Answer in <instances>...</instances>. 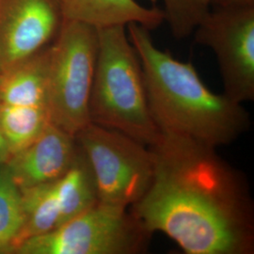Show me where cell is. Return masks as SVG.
Listing matches in <instances>:
<instances>
[{"instance_id": "cell-1", "label": "cell", "mask_w": 254, "mask_h": 254, "mask_svg": "<svg viewBox=\"0 0 254 254\" xmlns=\"http://www.w3.org/2000/svg\"><path fill=\"white\" fill-rule=\"evenodd\" d=\"M154 173L129 209L152 234L188 254H254V204L243 173L217 148L164 134L150 146Z\"/></svg>"}, {"instance_id": "cell-2", "label": "cell", "mask_w": 254, "mask_h": 254, "mask_svg": "<svg viewBox=\"0 0 254 254\" xmlns=\"http://www.w3.org/2000/svg\"><path fill=\"white\" fill-rule=\"evenodd\" d=\"M127 28L160 133L218 148L232 144L250 129L251 117L242 105L210 91L190 62L183 63L157 48L145 27L130 24Z\"/></svg>"}, {"instance_id": "cell-3", "label": "cell", "mask_w": 254, "mask_h": 254, "mask_svg": "<svg viewBox=\"0 0 254 254\" xmlns=\"http://www.w3.org/2000/svg\"><path fill=\"white\" fill-rule=\"evenodd\" d=\"M97 29L98 54L89 104L91 123L150 147L160 131L149 109L142 67L127 27Z\"/></svg>"}, {"instance_id": "cell-4", "label": "cell", "mask_w": 254, "mask_h": 254, "mask_svg": "<svg viewBox=\"0 0 254 254\" xmlns=\"http://www.w3.org/2000/svg\"><path fill=\"white\" fill-rule=\"evenodd\" d=\"M98 54V29L65 21L49 47L51 123L75 136L91 123L89 104Z\"/></svg>"}, {"instance_id": "cell-5", "label": "cell", "mask_w": 254, "mask_h": 254, "mask_svg": "<svg viewBox=\"0 0 254 254\" xmlns=\"http://www.w3.org/2000/svg\"><path fill=\"white\" fill-rule=\"evenodd\" d=\"M74 137L91 167L99 202L128 208L145 195L154 173L149 146L92 123Z\"/></svg>"}, {"instance_id": "cell-6", "label": "cell", "mask_w": 254, "mask_h": 254, "mask_svg": "<svg viewBox=\"0 0 254 254\" xmlns=\"http://www.w3.org/2000/svg\"><path fill=\"white\" fill-rule=\"evenodd\" d=\"M152 233L128 208L97 201L61 227L25 241L13 254H139Z\"/></svg>"}, {"instance_id": "cell-7", "label": "cell", "mask_w": 254, "mask_h": 254, "mask_svg": "<svg viewBox=\"0 0 254 254\" xmlns=\"http://www.w3.org/2000/svg\"><path fill=\"white\" fill-rule=\"evenodd\" d=\"M193 33L217 57L223 94L241 105L254 101V7L209 9Z\"/></svg>"}, {"instance_id": "cell-8", "label": "cell", "mask_w": 254, "mask_h": 254, "mask_svg": "<svg viewBox=\"0 0 254 254\" xmlns=\"http://www.w3.org/2000/svg\"><path fill=\"white\" fill-rule=\"evenodd\" d=\"M64 23L62 0H0V72L51 46Z\"/></svg>"}, {"instance_id": "cell-9", "label": "cell", "mask_w": 254, "mask_h": 254, "mask_svg": "<svg viewBox=\"0 0 254 254\" xmlns=\"http://www.w3.org/2000/svg\"><path fill=\"white\" fill-rule=\"evenodd\" d=\"M80 148L75 137L50 123L25 149L9 158L6 168L19 190L55 181L75 162Z\"/></svg>"}, {"instance_id": "cell-10", "label": "cell", "mask_w": 254, "mask_h": 254, "mask_svg": "<svg viewBox=\"0 0 254 254\" xmlns=\"http://www.w3.org/2000/svg\"><path fill=\"white\" fill-rule=\"evenodd\" d=\"M20 192L23 224L11 254L25 241L48 234L75 217L73 204L58 179Z\"/></svg>"}, {"instance_id": "cell-11", "label": "cell", "mask_w": 254, "mask_h": 254, "mask_svg": "<svg viewBox=\"0 0 254 254\" xmlns=\"http://www.w3.org/2000/svg\"><path fill=\"white\" fill-rule=\"evenodd\" d=\"M65 21L95 28L137 24L150 31L165 21L164 9L146 7L136 0H62Z\"/></svg>"}, {"instance_id": "cell-12", "label": "cell", "mask_w": 254, "mask_h": 254, "mask_svg": "<svg viewBox=\"0 0 254 254\" xmlns=\"http://www.w3.org/2000/svg\"><path fill=\"white\" fill-rule=\"evenodd\" d=\"M49 47L0 72V104L17 107H47Z\"/></svg>"}, {"instance_id": "cell-13", "label": "cell", "mask_w": 254, "mask_h": 254, "mask_svg": "<svg viewBox=\"0 0 254 254\" xmlns=\"http://www.w3.org/2000/svg\"><path fill=\"white\" fill-rule=\"evenodd\" d=\"M51 123L47 107L0 104V127L13 154L31 144Z\"/></svg>"}, {"instance_id": "cell-14", "label": "cell", "mask_w": 254, "mask_h": 254, "mask_svg": "<svg viewBox=\"0 0 254 254\" xmlns=\"http://www.w3.org/2000/svg\"><path fill=\"white\" fill-rule=\"evenodd\" d=\"M22 224L21 192L4 165L0 167V254H11Z\"/></svg>"}, {"instance_id": "cell-15", "label": "cell", "mask_w": 254, "mask_h": 254, "mask_svg": "<svg viewBox=\"0 0 254 254\" xmlns=\"http://www.w3.org/2000/svg\"><path fill=\"white\" fill-rule=\"evenodd\" d=\"M165 21L168 22L176 39H185L193 33L195 27L210 8L197 0H162Z\"/></svg>"}, {"instance_id": "cell-16", "label": "cell", "mask_w": 254, "mask_h": 254, "mask_svg": "<svg viewBox=\"0 0 254 254\" xmlns=\"http://www.w3.org/2000/svg\"><path fill=\"white\" fill-rule=\"evenodd\" d=\"M210 6L224 9L253 8L254 7V0H212Z\"/></svg>"}, {"instance_id": "cell-17", "label": "cell", "mask_w": 254, "mask_h": 254, "mask_svg": "<svg viewBox=\"0 0 254 254\" xmlns=\"http://www.w3.org/2000/svg\"><path fill=\"white\" fill-rule=\"evenodd\" d=\"M10 157H11V152H10L8 141L0 127V167L8 163Z\"/></svg>"}, {"instance_id": "cell-18", "label": "cell", "mask_w": 254, "mask_h": 254, "mask_svg": "<svg viewBox=\"0 0 254 254\" xmlns=\"http://www.w3.org/2000/svg\"><path fill=\"white\" fill-rule=\"evenodd\" d=\"M197 1L200 2V4H202V5L206 6V7H208V8H210L211 2H212V0H197Z\"/></svg>"}]
</instances>
